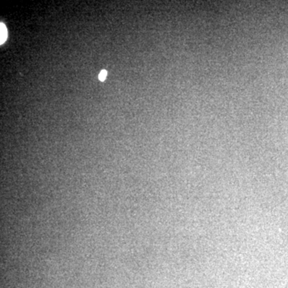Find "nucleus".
Masks as SVG:
<instances>
[{"mask_svg": "<svg viewBox=\"0 0 288 288\" xmlns=\"http://www.w3.org/2000/svg\"><path fill=\"white\" fill-rule=\"evenodd\" d=\"M8 38V31H7L6 26L5 24L1 23L0 24V43H5Z\"/></svg>", "mask_w": 288, "mask_h": 288, "instance_id": "obj_1", "label": "nucleus"}, {"mask_svg": "<svg viewBox=\"0 0 288 288\" xmlns=\"http://www.w3.org/2000/svg\"><path fill=\"white\" fill-rule=\"evenodd\" d=\"M107 72L106 70H101L100 72V76H99V78L101 81H103V80H105L106 77H107Z\"/></svg>", "mask_w": 288, "mask_h": 288, "instance_id": "obj_2", "label": "nucleus"}]
</instances>
